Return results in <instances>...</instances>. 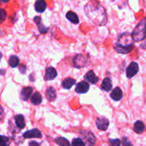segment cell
<instances>
[{
  "label": "cell",
  "mask_w": 146,
  "mask_h": 146,
  "mask_svg": "<svg viewBox=\"0 0 146 146\" xmlns=\"http://www.w3.org/2000/svg\"><path fill=\"white\" fill-rule=\"evenodd\" d=\"M57 76V71L55 70V68H53V67L50 66L47 68L45 71V75H44V78L46 81H51V80L54 79L56 78V76Z\"/></svg>",
  "instance_id": "30bf717a"
},
{
  "label": "cell",
  "mask_w": 146,
  "mask_h": 146,
  "mask_svg": "<svg viewBox=\"0 0 146 146\" xmlns=\"http://www.w3.org/2000/svg\"><path fill=\"white\" fill-rule=\"evenodd\" d=\"M76 84V80L72 78H67L62 82V86L64 89H70Z\"/></svg>",
  "instance_id": "d6986e66"
},
{
  "label": "cell",
  "mask_w": 146,
  "mask_h": 146,
  "mask_svg": "<svg viewBox=\"0 0 146 146\" xmlns=\"http://www.w3.org/2000/svg\"><path fill=\"white\" fill-rule=\"evenodd\" d=\"M140 48H143V49H146V41H145L144 42L140 44Z\"/></svg>",
  "instance_id": "d6a6232c"
},
{
  "label": "cell",
  "mask_w": 146,
  "mask_h": 146,
  "mask_svg": "<svg viewBox=\"0 0 146 146\" xmlns=\"http://www.w3.org/2000/svg\"><path fill=\"white\" fill-rule=\"evenodd\" d=\"M3 116H4V110H3L2 107L0 105V119H1Z\"/></svg>",
  "instance_id": "1f68e13d"
},
{
  "label": "cell",
  "mask_w": 146,
  "mask_h": 146,
  "mask_svg": "<svg viewBox=\"0 0 146 146\" xmlns=\"http://www.w3.org/2000/svg\"><path fill=\"white\" fill-rule=\"evenodd\" d=\"M46 98L50 102H52L57 98V94H56V91L53 87H49L46 91Z\"/></svg>",
  "instance_id": "9a60e30c"
},
{
  "label": "cell",
  "mask_w": 146,
  "mask_h": 146,
  "mask_svg": "<svg viewBox=\"0 0 146 146\" xmlns=\"http://www.w3.org/2000/svg\"><path fill=\"white\" fill-rule=\"evenodd\" d=\"M87 58L82 54H77L73 58V64L75 68H81L86 66Z\"/></svg>",
  "instance_id": "277c9868"
},
{
  "label": "cell",
  "mask_w": 146,
  "mask_h": 146,
  "mask_svg": "<svg viewBox=\"0 0 146 146\" xmlns=\"http://www.w3.org/2000/svg\"><path fill=\"white\" fill-rule=\"evenodd\" d=\"M7 18V12L4 9L0 8V24L2 23Z\"/></svg>",
  "instance_id": "4316f807"
},
{
  "label": "cell",
  "mask_w": 146,
  "mask_h": 146,
  "mask_svg": "<svg viewBox=\"0 0 146 146\" xmlns=\"http://www.w3.org/2000/svg\"><path fill=\"white\" fill-rule=\"evenodd\" d=\"M14 120H15V124L19 129H23L25 128L26 123L24 121V117L23 115L19 114L14 116Z\"/></svg>",
  "instance_id": "5bb4252c"
},
{
  "label": "cell",
  "mask_w": 146,
  "mask_h": 146,
  "mask_svg": "<svg viewBox=\"0 0 146 146\" xmlns=\"http://www.w3.org/2000/svg\"><path fill=\"white\" fill-rule=\"evenodd\" d=\"M84 12L89 19L98 26H104L107 23V17L104 7L99 1H90L84 6Z\"/></svg>",
  "instance_id": "6da1fadb"
},
{
  "label": "cell",
  "mask_w": 146,
  "mask_h": 146,
  "mask_svg": "<svg viewBox=\"0 0 146 146\" xmlns=\"http://www.w3.org/2000/svg\"><path fill=\"white\" fill-rule=\"evenodd\" d=\"M1 2H2V3H7V2H8V1H1Z\"/></svg>",
  "instance_id": "e575fe53"
},
{
  "label": "cell",
  "mask_w": 146,
  "mask_h": 146,
  "mask_svg": "<svg viewBox=\"0 0 146 146\" xmlns=\"http://www.w3.org/2000/svg\"><path fill=\"white\" fill-rule=\"evenodd\" d=\"M1 57H2V54H1V53L0 52V60H1Z\"/></svg>",
  "instance_id": "836d02e7"
},
{
  "label": "cell",
  "mask_w": 146,
  "mask_h": 146,
  "mask_svg": "<svg viewBox=\"0 0 146 146\" xmlns=\"http://www.w3.org/2000/svg\"><path fill=\"white\" fill-rule=\"evenodd\" d=\"M110 146H120V141L119 139H110L109 140Z\"/></svg>",
  "instance_id": "83f0119b"
},
{
  "label": "cell",
  "mask_w": 146,
  "mask_h": 146,
  "mask_svg": "<svg viewBox=\"0 0 146 146\" xmlns=\"http://www.w3.org/2000/svg\"><path fill=\"white\" fill-rule=\"evenodd\" d=\"M34 22H35L37 24H39V23L41 22V21H42L41 17H34Z\"/></svg>",
  "instance_id": "f546056e"
},
{
  "label": "cell",
  "mask_w": 146,
  "mask_h": 146,
  "mask_svg": "<svg viewBox=\"0 0 146 146\" xmlns=\"http://www.w3.org/2000/svg\"><path fill=\"white\" fill-rule=\"evenodd\" d=\"M66 17H67V19L69 21H70L72 23H73V24H77L79 23L78 17H77V14L74 12H73V11H68V12L67 13V14H66Z\"/></svg>",
  "instance_id": "44dd1931"
},
{
  "label": "cell",
  "mask_w": 146,
  "mask_h": 146,
  "mask_svg": "<svg viewBox=\"0 0 146 146\" xmlns=\"http://www.w3.org/2000/svg\"><path fill=\"white\" fill-rule=\"evenodd\" d=\"M29 146H40V144L38 143H37L36 141H31L29 142Z\"/></svg>",
  "instance_id": "4dcf8cb0"
},
{
  "label": "cell",
  "mask_w": 146,
  "mask_h": 146,
  "mask_svg": "<svg viewBox=\"0 0 146 146\" xmlns=\"http://www.w3.org/2000/svg\"><path fill=\"white\" fill-rule=\"evenodd\" d=\"M80 134H81L83 139L85 141V143H87V146H92L94 145L96 139L92 133L88 131H82L80 132Z\"/></svg>",
  "instance_id": "5b68a950"
},
{
  "label": "cell",
  "mask_w": 146,
  "mask_h": 146,
  "mask_svg": "<svg viewBox=\"0 0 146 146\" xmlns=\"http://www.w3.org/2000/svg\"><path fill=\"white\" fill-rule=\"evenodd\" d=\"M84 79L87 80L88 82H90L92 84H95L98 82L99 78L97 76H96V75L94 74V71L90 70L89 71L87 74L84 76Z\"/></svg>",
  "instance_id": "7c38bea8"
},
{
  "label": "cell",
  "mask_w": 146,
  "mask_h": 146,
  "mask_svg": "<svg viewBox=\"0 0 146 146\" xmlns=\"http://www.w3.org/2000/svg\"><path fill=\"white\" fill-rule=\"evenodd\" d=\"M138 71V64L136 62L133 61V62L130 63V64L128 66L127 69H126V76H127V77L128 78H132L137 74Z\"/></svg>",
  "instance_id": "8992f818"
},
{
  "label": "cell",
  "mask_w": 146,
  "mask_h": 146,
  "mask_svg": "<svg viewBox=\"0 0 146 146\" xmlns=\"http://www.w3.org/2000/svg\"><path fill=\"white\" fill-rule=\"evenodd\" d=\"M133 41L138 42L146 38V17L140 21L131 34Z\"/></svg>",
  "instance_id": "3957f363"
},
{
  "label": "cell",
  "mask_w": 146,
  "mask_h": 146,
  "mask_svg": "<svg viewBox=\"0 0 146 146\" xmlns=\"http://www.w3.org/2000/svg\"><path fill=\"white\" fill-rule=\"evenodd\" d=\"M95 123L99 130H100V131H106L108 128L110 122H109V120L104 118V117H99L96 119Z\"/></svg>",
  "instance_id": "52a82bcc"
},
{
  "label": "cell",
  "mask_w": 146,
  "mask_h": 146,
  "mask_svg": "<svg viewBox=\"0 0 146 146\" xmlns=\"http://www.w3.org/2000/svg\"><path fill=\"white\" fill-rule=\"evenodd\" d=\"M23 137L24 138H41L42 137V134L40 130L34 128V129L29 130V131L24 133L23 134Z\"/></svg>",
  "instance_id": "ba28073f"
},
{
  "label": "cell",
  "mask_w": 146,
  "mask_h": 146,
  "mask_svg": "<svg viewBox=\"0 0 146 146\" xmlns=\"http://www.w3.org/2000/svg\"><path fill=\"white\" fill-rule=\"evenodd\" d=\"M42 101V97L39 92H36L31 97V103L35 106L40 105Z\"/></svg>",
  "instance_id": "ffe728a7"
},
{
  "label": "cell",
  "mask_w": 146,
  "mask_h": 146,
  "mask_svg": "<svg viewBox=\"0 0 146 146\" xmlns=\"http://www.w3.org/2000/svg\"><path fill=\"white\" fill-rule=\"evenodd\" d=\"M85 143L81 138H74L72 143V146H84Z\"/></svg>",
  "instance_id": "d4e9b609"
},
{
  "label": "cell",
  "mask_w": 146,
  "mask_h": 146,
  "mask_svg": "<svg viewBox=\"0 0 146 146\" xmlns=\"http://www.w3.org/2000/svg\"><path fill=\"white\" fill-rule=\"evenodd\" d=\"M34 8L37 12H44L47 8V3L43 0H38L36 1L35 4H34Z\"/></svg>",
  "instance_id": "2e32d148"
},
{
  "label": "cell",
  "mask_w": 146,
  "mask_h": 146,
  "mask_svg": "<svg viewBox=\"0 0 146 146\" xmlns=\"http://www.w3.org/2000/svg\"><path fill=\"white\" fill-rule=\"evenodd\" d=\"M101 89L104 90V91H110L112 90V88H113V84H112L111 80L109 78H105L102 81L101 84V86H100Z\"/></svg>",
  "instance_id": "ac0fdd59"
},
{
  "label": "cell",
  "mask_w": 146,
  "mask_h": 146,
  "mask_svg": "<svg viewBox=\"0 0 146 146\" xmlns=\"http://www.w3.org/2000/svg\"><path fill=\"white\" fill-rule=\"evenodd\" d=\"M54 142L60 146H70V143H69L68 140L63 138V137H59V138H57L54 140Z\"/></svg>",
  "instance_id": "603a6c76"
},
{
  "label": "cell",
  "mask_w": 146,
  "mask_h": 146,
  "mask_svg": "<svg viewBox=\"0 0 146 146\" xmlns=\"http://www.w3.org/2000/svg\"><path fill=\"white\" fill-rule=\"evenodd\" d=\"M90 89V85L85 81L78 83L76 86L75 91L77 94H85Z\"/></svg>",
  "instance_id": "9c48e42d"
},
{
  "label": "cell",
  "mask_w": 146,
  "mask_h": 146,
  "mask_svg": "<svg viewBox=\"0 0 146 146\" xmlns=\"http://www.w3.org/2000/svg\"><path fill=\"white\" fill-rule=\"evenodd\" d=\"M37 25L38 26L39 31H40V32L42 33V34H44V33H47V31H48V29H49L48 27H44V26L43 25V24H42L41 22L39 23V24H37Z\"/></svg>",
  "instance_id": "484cf974"
},
{
  "label": "cell",
  "mask_w": 146,
  "mask_h": 146,
  "mask_svg": "<svg viewBox=\"0 0 146 146\" xmlns=\"http://www.w3.org/2000/svg\"><path fill=\"white\" fill-rule=\"evenodd\" d=\"M145 129V125L143 123L142 121H137L134 123V126H133V130L137 134L143 133L144 132Z\"/></svg>",
  "instance_id": "e0dca14e"
},
{
  "label": "cell",
  "mask_w": 146,
  "mask_h": 146,
  "mask_svg": "<svg viewBox=\"0 0 146 146\" xmlns=\"http://www.w3.org/2000/svg\"><path fill=\"white\" fill-rule=\"evenodd\" d=\"M9 138L4 135H0V146H9Z\"/></svg>",
  "instance_id": "cb8c5ba5"
},
{
  "label": "cell",
  "mask_w": 146,
  "mask_h": 146,
  "mask_svg": "<svg viewBox=\"0 0 146 146\" xmlns=\"http://www.w3.org/2000/svg\"><path fill=\"white\" fill-rule=\"evenodd\" d=\"M19 71L21 74H24L26 72V66L24 65H21L19 67Z\"/></svg>",
  "instance_id": "f1b7e54d"
},
{
  "label": "cell",
  "mask_w": 146,
  "mask_h": 146,
  "mask_svg": "<svg viewBox=\"0 0 146 146\" xmlns=\"http://www.w3.org/2000/svg\"><path fill=\"white\" fill-rule=\"evenodd\" d=\"M114 48L119 54H126L133 51L134 48V43L133 41L131 34L129 33H123L118 38L117 43L114 46Z\"/></svg>",
  "instance_id": "7a4b0ae2"
},
{
  "label": "cell",
  "mask_w": 146,
  "mask_h": 146,
  "mask_svg": "<svg viewBox=\"0 0 146 146\" xmlns=\"http://www.w3.org/2000/svg\"><path fill=\"white\" fill-rule=\"evenodd\" d=\"M33 92V88L31 87H24L20 93V98L22 101H27L31 97Z\"/></svg>",
  "instance_id": "8fae6325"
},
{
  "label": "cell",
  "mask_w": 146,
  "mask_h": 146,
  "mask_svg": "<svg viewBox=\"0 0 146 146\" xmlns=\"http://www.w3.org/2000/svg\"><path fill=\"white\" fill-rule=\"evenodd\" d=\"M123 91H122V90L119 87H116L115 89H113V91L110 94L111 98L115 101H120L122 98H123Z\"/></svg>",
  "instance_id": "4fadbf2b"
},
{
  "label": "cell",
  "mask_w": 146,
  "mask_h": 146,
  "mask_svg": "<svg viewBox=\"0 0 146 146\" xmlns=\"http://www.w3.org/2000/svg\"><path fill=\"white\" fill-rule=\"evenodd\" d=\"M19 64V59L17 56H11L9 59V64L11 68H16Z\"/></svg>",
  "instance_id": "7402d4cb"
}]
</instances>
